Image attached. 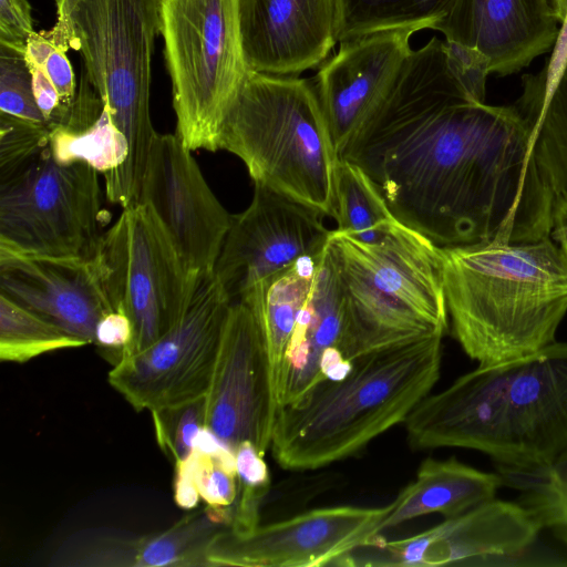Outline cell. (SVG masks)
I'll list each match as a JSON object with an SVG mask.
<instances>
[{
	"label": "cell",
	"instance_id": "9",
	"mask_svg": "<svg viewBox=\"0 0 567 567\" xmlns=\"http://www.w3.org/2000/svg\"><path fill=\"white\" fill-rule=\"evenodd\" d=\"M93 260L112 309L132 323L133 338L122 358L165 334L202 278L187 270L154 212L141 202L123 208L102 235Z\"/></svg>",
	"mask_w": 567,
	"mask_h": 567
},
{
	"label": "cell",
	"instance_id": "17",
	"mask_svg": "<svg viewBox=\"0 0 567 567\" xmlns=\"http://www.w3.org/2000/svg\"><path fill=\"white\" fill-rule=\"evenodd\" d=\"M414 29L373 32L340 42L316 76V92L340 158L411 53Z\"/></svg>",
	"mask_w": 567,
	"mask_h": 567
},
{
	"label": "cell",
	"instance_id": "22",
	"mask_svg": "<svg viewBox=\"0 0 567 567\" xmlns=\"http://www.w3.org/2000/svg\"><path fill=\"white\" fill-rule=\"evenodd\" d=\"M502 486L498 473L483 472L456 458H426L415 478L389 504L378 534L429 514L437 513L445 518L460 515L495 498Z\"/></svg>",
	"mask_w": 567,
	"mask_h": 567
},
{
	"label": "cell",
	"instance_id": "42",
	"mask_svg": "<svg viewBox=\"0 0 567 567\" xmlns=\"http://www.w3.org/2000/svg\"><path fill=\"white\" fill-rule=\"evenodd\" d=\"M551 3L560 23L564 25L567 21V0H551Z\"/></svg>",
	"mask_w": 567,
	"mask_h": 567
},
{
	"label": "cell",
	"instance_id": "10",
	"mask_svg": "<svg viewBox=\"0 0 567 567\" xmlns=\"http://www.w3.org/2000/svg\"><path fill=\"white\" fill-rule=\"evenodd\" d=\"M97 174L84 162L58 163L47 147L0 181V247L92 259L103 235Z\"/></svg>",
	"mask_w": 567,
	"mask_h": 567
},
{
	"label": "cell",
	"instance_id": "26",
	"mask_svg": "<svg viewBox=\"0 0 567 567\" xmlns=\"http://www.w3.org/2000/svg\"><path fill=\"white\" fill-rule=\"evenodd\" d=\"M334 190L337 230L377 244L400 224L373 179L359 165L338 159Z\"/></svg>",
	"mask_w": 567,
	"mask_h": 567
},
{
	"label": "cell",
	"instance_id": "16",
	"mask_svg": "<svg viewBox=\"0 0 567 567\" xmlns=\"http://www.w3.org/2000/svg\"><path fill=\"white\" fill-rule=\"evenodd\" d=\"M176 134L157 133L138 200L156 215L189 272H214L231 215Z\"/></svg>",
	"mask_w": 567,
	"mask_h": 567
},
{
	"label": "cell",
	"instance_id": "4",
	"mask_svg": "<svg viewBox=\"0 0 567 567\" xmlns=\"http://www.w3.org/2000/svg\"><path fill=\"white\" fill-rule=\"evenodd\" d=\"M442 338L365 353L349 374L324 379L277 413L270 449L285 470H317L363 450L404 423L440 378Z\"/></svg>",
	"mask_w": 567,
	"mask_h": 567
},
{
	"label": "cell",
	"instance_id": "15",
	"mask_svg": "<svg viewBox=\"0 0 567 567\" xmlns=\"http://www.w3.org/2000/svg\"><path fill=\"white\" fill-rule=\"evenodd\" d=\"M322 216L255 184L249 206L231 215L213 272L231 301L301 257L321 254L331 233Z\"/></svg>",
	"mask_w": 567,
	"mask_h": 567
},
{
	"label": "cell",
	"instance_id": "38",
	"mask_svg": "<svg viewBox=\"0 0 567 567\" xmlns=\"http://www.w3.org/2000/svg\"><path fill=\"white\" fill-rule=\"evenodd\" d=\"M132 338L133 328L130 318L120 311L112 310L99 320L93 344L114 365L121 360Z\"/></svg>",
	"mask_w": 567,
	"mask_h": 567
},
{
	"label": "cell",
	"instance_id": "13",
	"mask_svg": "<svg viewBox=\"0 0 567 567\" xmlns=\"http://www.w3.org/2000/svg\"><path fill=\"white\" fill-rule=\"evenodd\" d=\"M540 530L520 503L495 497L410 537L377 535L348 553L340 566L435 567L515 557L530 548Z\"/></svg>",
	"mask_w": 567,
	"mask_h": 567
},
{
	"label": "cell",
	"instance_id": "7",
	"mask_svg": "<svg viewBox=\"0 0 567 567\" xmlns=\"http://www.w3.org/2000/svg\"><path fill=\"white\" fill-rule=\"evenodd\" d=\"M218 150L239 157L254 184L334 217L339 157L310 81L248 69L223 120Z\"/></svg>",
	"mask_w": 567,
	"mask_h": 567
},
{
	"label": "cell",
	"instance_id": "24",
	"mask_svg": "<svg viewBox=\"0 0 567 567\" xmlns=\"http://www.w3.org/2000/svg\"><path fill=\"white\" fill-rule=\"evenodd\" d=\"M50 152L60 164L84 162L105 175L123 165L128 143L85 73L66 114L50 130Z\"/></svg>",
	"mask_w": 567,
	"mask_h": 567
},
{
	"label": "cell",
	"instance_id": "5",
	"mask_svg": "<svg viewBox=\"0 0 567 567\" xmlns=\"http://www.w3.org/2000/svg\"><path fill=\"white\" fill-rule=\"evenodd\" d=\"M56 22L41 33L63 51H79L84 73L128 143L122 166L104 176L107 199L138 200L157 135L151 112L152 58L161 33V0H53Z\"/></svg>",
	"mask_w": 567,
	"mask_h": 567
},
{
	"label": "cell",
	"instance_id": "37",
	"mask_svg": "<svg viewBox=\"0 0 567 567\" xmlns=\"http://www.w3.org/2000/svg\"><path fill=\"white\" fill-rule=\"evenodd\" d=\"M447 60L474 102L484 103L489 73L487 59L478 51L444 39Z\"/></svg>",
	"mask_w": 567,
	"mask_h": 567
},
{
	"label": "cell",
	"instance_id": "28",
	"mask_svg": "<svg viewBox=\"0 0 567 567\" xmlns=\"http://www.w3.org/2000/svg\"><path fill=\"white\" fill-rule=\"evenodd\" d=\"M528 121L537 164L555 198L567 200V69L543 92Z\"/></svg>",
	"mask_w": 567,
	"mask_h": 567
},
{
	"label": "cell",
	"instance_id": "11",
	"mask_svg": "<svg viewBox=\"0 0 567 567\" xmlns=\"http://www.w3.org/2000/svg\"><path fill=\"white\" fill-rule=\"evenodd\" d=\"M230 303L214 274L203 276L179 320L153 344L114 364L109 383L136 411L206 396Z\"/></svg>",
	"mask_w": 567,
	"mask_h": 567
},
{
	"label": "cell",
	"instance_id": "2",
	"mask_svg": "<svg viewBox=\"0 0 567 567\" xmlns=\"http://www.w3.org/2000/svg\"><path fill=\"white\" fill-rule=\"evenodd\" d=\"M403 424L413 449L475 450L503 468L549 464L567 450V342L478 365L427 394Z\"/></svg>",
	"mask_w": 567,
	"mask_h": 567
},
{
	"label": "cell",
	"instance_id": "23",
	"mask_svg": "<svg viewBox=\"0 0 567 567\" xmlns=\"http://www.w3.org/2000/svg\"><path fill=\"white\" fill-rule=\"evenodd\" d=\"M231 507L205 508L184 516L169 528L138 539L115 543L86 553L80 565L130 567L205 566L208 546L229 527Z\"/></svg>",
	"mask_w": 567,
	"mask_h": 567
},
{
	"label": "cell",
	"instance_id": "39",
	"mask_svg": "<svg viewBox=\"0 0 567 567\" xmlns=\"http://www.w3.org/2000/svg\"><path fill=\"white\" fill-rule=\"evenodd\" d=\"M32 8L28 0H0V43L27 50L32 33Z\"/></svg>",
	"mask_w": 567,
	"mask_h": 567
},
{
	"label": "cell",
	"instance_id": "36",
	"mask_svg": "<svg viewBox=\"0 0 567 567\" xmlns=\"http://www.w3.org/2000/svg\"><path fill=\"white\" fill-rule=\"evenodd\" d=\"M197 485L200 498L213 507H231L237 498V475L218 465L212 456L194 451L183 460Z\"/></svg>",
	"mask_w": 567,
	"mask_h": 567
},
{
	"label": "cell",
	"instance_id": "20",
	"mask_svg": "<svg viewBox=\"0 0 567 567\" xmlns=\"http://www.w3.org/2000/svg\"><path fill=\"white\" fill-rule=\"evenodd\" d=\"M249 70L298 76L321 65L337 41V0H238Z\"/></svg>",
	"mask_w": 567,
	"mask_h": 567
},
{
	"label": "cell",
	"instance_id": "6",
	"mask_svg": "<svg viewBox=\"0 0 567 567\" xmlns=\"http://www.w3.org/2000/svg\"><path fill=\"white\" fill-rule=\"evenodd\" d=\"M326 249L342 296L348 360L445 334L442 252L429 238L401 223L377 244L334 229Z\"/></svg>",
	"mask_w": 567,
	"mask_h": 567
},
{
	"label": "cell",
	"instance_id": "32",
	"mask_svg": "<svg viewBox=\"0 0 567 567\" xmlns=\"http://www.w3.org/2000/svg\"><path fill=\"white\" fill-rule=\"evenodd\" d=\"M151 413L162 451L174 464L187 458L194 452L197 433L206 425V396Z\"/></svg>",
	"mask_w": 567,
	"mask_h": 567
},
{
	"label": "cell",
	"instance_id": "34",
	"mask_svg": "<svg viewBox=\"0 0 567 567\" xmlns=\"http://www.w3.org/2000/svg\"><path fill=\"white\" fill-rule=\"evenodd\" d=\"M50 130V125L0 112V181L49 147Z\"/></svg>",
	"mask_w": 567,
	"mask_h": 567
},
{
	"label": "cell",
	"instance_id": "35",
	"mask_svg": "<svg viewBox=\"0 0 567 567\" xmlns=\"http://www.w3.org/2000/svg\"><path fill=\"white\" fill-rule=\"evenodd\" d=\"M65 53L41 32H34L28 39L24 54L28 65L40 68L54 84L61 100L62 117L76 95L74 71Z\"/></svg>",
	"mask_w": 567,
	"mask_h": 567
},
{
	"label": "cell",
	"instance_id": "12",
	"mask_svg": "<svg viewBox=\"0 0 567 567\" xmlns=\"http://www.w3.org/2000/svg\"><path fill=\"white\" fill-rule=\"evenodd\" d=\"M388 511L389 505H339L259 524L245 534L224 528L210 542L205 566H338L348 553L380 535L378 526Z\"/></svg>",
	"mask_w": 567,
	"mask_h": 567
},
{
	"label": "cell",
	"instance_id": "40",
	"mask_svg": "<svg viewBox=\"0 0 567 567\" xmlns=\"http://www.w3.org/2000/svg\"><path fill=\"white\" fill-rule=\"evenodd\" d=\"M200 499L197 485L184 462L175 463L174 501L183 509L194 508Z\"/></svg>",
	"mask_w": 567,
	"mask_h": 567
},
{
	"label": "cell",
	"instance_id": "29",
	"mask_svg": "<svg viewBox=\"0 0 567 567\" xmlns=\"http://www.w3.org/2000/svg\"><path fill=\"white\" fill-rule=\"evenodd\" d=\"M503 486L520 493L542 529H549L567 544V450L549 464L530 468L497 467Z\"/></svg>",
	"mask_w": 567,
	"mask_h": 567
},
{
	"label": "cell",
	"instance_id": "41",
	"mask_svg": "<svg viewBox=\"0 0 567 567\" xmlns=\"http://www.w3.org/2000/svg\"><path fill=\"white\" fill-rule=\"evenodd\" d=\"M551 237L567 257V200L556 199L555 202Z\"/></svg>",
	"mask_w": 567,
	"mask_h": 567
},
{
	"label": "cell",
	"instance_id": "3",
	"mask_svg": "<svg viewBox=\"0 0 567 567\" xmlns=\"http://www.w3.org/2000/svg\"><path fill=\"white\" fill-rule=\"evenodd\" d=\"M441 252L452 332L478 365L518 359L556 342L567 312V257L551 236Z\"/></svg>",
	"mask_w": 567,
	"mask_h": 567
},
{
	"label": "cell",
	"instance_id": "31",
	"mask_svg": "<svg viewBox=\"0 0 567 567\" xmlns=\"http://www.w3.org/2000/svg\"><path fill=\"white\" fill-rule=\"evenodd\" d=\"M238 494L228 527L245 534L260 524V506L270 489V473L264 454L249 441L235 449Z\"/></svg>",
	"mask_w": 567,
	"mask_h": 567
},
{
	"label": "cell",
	"instance_id": "27",
	"mask_svg": "<svg viewBox=\"0 0 567 567\" xmlns=\"http://www.w3.org/2000/svg\"><path fill=\"white\" fill-rule=\"evenodd\" d=\"M454 0H337V41L379 31L431 29Z\"/></svg>",
	"mask_w": 567,
	"mask_h": 567
},
{
	"label": "cell",
	"instance_id": "8",
	"mask_svg": "<svg viewBox=\"0 0 567 567\" xmlns=\"http://www.w3.org/2000/svg\"><path fill=\"white\" fill-rule=\"evenodd\" d=\"M176 135L189 151L218 150L225 114L248 71L238 0H161Z\"/></svg>",
	"mask_w": 567,
	"mask_h": 567
},
{
	"label": "cell",
	"instance_id": "18",
	"mask_svg": "<svg viewBox=\"0 0 567 567\" xmlns=\"http://www.w3.org/2000/svg\"><path fill=\"white\" fill-rule=\"evenodd\" d=\"M0 295L87 344L112 311L92 259L49 257L0 247Z\"/></svg>",
	"mask_w": 567,
	"mask_h": 567
},
{
	"label": "cell",
	"instance_id": "1",
	"mask_svg": "<svg viewBox=\"0 0 567 567\" xmlns=\"http://www.w3.org/2000/svg\"><path fill=\"white\" fill-rule=\"evenodd\" d=\"M394 217L436 246L551 236L555 195L514 105L472 102L440 60H406L342 157Z\"/></svg>",
	"mask_w": 567,
	"mask_h": 567
},
{
	"label": "cell",
	"instance_id": "21",
	"mask_svg": "<svg viewBox=\"0 0 567 567\" xmlns=\"http://www.w3.org/2000/svg\"><path fill=\"white\" fill-rule=\"evenodd\" d=\"M343 339L342 296L324 248L286 351L278 388L279 410L297 403L324 380L320 372L321 357L330 348H339L343 353Z\"/></svg>",
	"mask_w": 567,
	"mask_h": 567
},
{
	"label": "cell",
	"instance_id": "25",
	"mask_svg": "<svg viewBox=\"0 0 567 567\" xmlns=\"http://www.w3.org/2000/svg\"><path fill=\"white\" fill-rule=\"evenodd\" d=\"M321 254L301 257L237 298L251 306L260 322L277 404L286 351L298 316L310 293Z\"/></svg>",
	"mask_w": 567,
	"mask_h": 567
},
{
	"label": "cell",
	"instance_id": "14",
	"mask_svg": "<svg viewBox=\"0 0 567 567\" xmlns=\"http://www.w3.org/2000/svg\"><path fill=\"white\" fill-rule=\"evenodd\" d=\"M277 413L260 322L246 300H233L206 394V425L234 452L249 441L265 454Z\"/></svg>",
	"mask_w": 567,
	"mask_h": 567
},
{
	"label": "cell",
	"instance_id": "30",
	"mask_svg": "<svg viewBox=\"0 0 567 567\" xmlns=\"http://www.w3.org/2000/svg\"><path fill=\"white\" fill-rule=\"evenodd\" d=\"M87 346L41 316L0 295V359L24 363L48 352Z\"/></svg>",
	"mask_w": 567,
	"mask_h": 567
},
{
	"label": "cell",
	"instance_id": "19",
	"mask_svg": "<svg viewBox=\"0 0 567 567\" xmlns=\"http://www.w3.org/2000/svg\"><path fill=\"white\" fill-rule=\"evenodd\" d=\"M431 29L478 51L491 74L506 76L555 47L563 24L551 0H454Z\"/></svg>",
	"mask_w": 567,
	"mask_h": 567
},
{
	"label": "cell",
	"instance_id": "33",
	"mask_svg": "<svg viewBox=\"0 0 567 567\" xmlns=\"http://www.w3.org/2000/svg\"><path fill=\"white\" fill-rule=\"evenodd\" d=\"M24 54V50L0 43V112L50 125L35 102Z\"/></svg>",
	"mask_w": 567,
	"mask_h": 567
}]
</instances>
